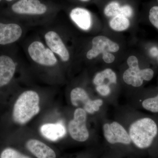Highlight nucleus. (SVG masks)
I'll return each mask as SVG.
<instances>
[{"mask_svg":"<svg viewBox=\"0 0 158 158\" xmlns=\"http://www.w3.org/2000/svg\"><path fill=\"white\" fill-rule=\"evenodd\" d=\"M142 105L146 110L152 113H158V94L155 97L144 100Z\"/></svg>","mask_w":158,"mask_h":158,"instance_id":"obj_18","label":"nucleus"},{"mask_svg":"<svg viewBox=\"0 0 158 158\" xmlns=\"http://www.w3.org/2000/svg\"><path fill=\"white\" fill-rule=\"evenodd\" d=\"M1 1H2V0H0V2H1Z\"/></svg>","mask_w":158,"mask_h":158,"instance_id":"obj_29","label":"nucleus"},{"mask_svg":"<svg viewBox=\"0 0 158 158\" xmlns=\"http://www.w3.org/2000/svg\"><path fill=\"white\" fill-rule=\"evenodd\" d=\"M133 10L131 7L128 5L121 6L119 10V14L127 18L131 17L133 15Z\"/></svg>","mask_w":158,"mask_h":158,"instance_id":"obj_22","label":"nucleus"},{"mask_svg":"<svg viewBox=\"0 0 158 158\" xmlns=\"http://www.w3.org/2000/svg\"></svg>","mask_w":158,"mask_h":158,"instance_id":"obj_30","label":"nucleus"},{"mask_svg":"<svg viewBox=\"0 0 158 158\" xmlns=\"http://www.w3.org/2000/svg\"><path fill=\"white\" fill-rule=\"evenodd\" d=\"M12 11L19 14L42 15L47 8L39 0H19L12 5Z\"/></svg>","mask_w":158,"mask_h":158,"instance_id":"obj_9","label":"nucleus"},{"mask_svg":"<svg viewBox=\"0 0 158 158\" xmlns=\"http://www.w3.org/2000/svg\"><path fill=\"white\" fill-rule=\"evenodd\" d=\"M0 158H30L24 155L19 152L11 148L3 150L0 155Z\"/></svg>","mask_w":158,"mask_h":158,"instance_id":"obj_20","label":"nucleus"},{"mask_svg":"<svg viewBox=\"0 0 158 158\" xmlns=\"http://www.w3.org/2000/svg\"><path fill=\"white\" fill-rule=\"evenodd\" d=\"M40 97L37 92L27 90L22 93L15 103L12 118L15 122L23 125L39 113Z\"/></svg>","mask_w":158,"mask_h":158,"instance_id":"obj_1","label":"nucleus"},{"mask_svg":"<svg viewBox=\"0 0 158 158\" xmlns=\"http://www.w3.org/2000/svg\"><path fill=\"white\" fill-rule=\"evenodd\" d=\"M6 1H8V2H11V1H12V0H6Z\"/></svg>","mask_w":158,"mask_h":158,"instance_id":"obj_27","label":"nucleus"},{"mask_svg":"<svg viewBox=\"0 0 158 158\" xmlns=\"http://www.w3.org/2000/svg\"><path fill=\"white\" fill-rule=\"evenodd\" d=\"M104 135L110 144L122 143L129 144L131 143V138L124 128L117 122L105 123L103 127Z\"/></svg>","mask_w":158,"mask_h":158,"instance_id":"obj_7","label":"nucleus"},{"mask_svg":"<svg viewBox=\"0 0 158 158\" xmlns=\"http://www.w3.org/2000/svg\"><path fill=\"white\" fill-rule=\"evenodd\" d=\"M92 48L86 54V57L90 60L96 58L104 52H116L119 50L118 44L103 36L94 37L92 40Z\"/></svg>","mask_w":158,"mask_h":158,"instance_id":"obj_8","label":"nucleus"},{"mask_svg":"<svg viewBox=\"0 0 158 158\" xmlns=\"http://www.w3.org/2000/svg\"><path fill=\"white\" fill-rule=\"evenodd\" d=\"M127 64L129 66H133L139 64L138 58L135 56H131L127 59Z\"/></svg>","mask_w":158,"mask_h":158,"instance_id":"obj_25","label":"nucleus"},{"mask_svg":"<svg viewBox=\"0 0 158 158\" xmlns=\"http://www.w3.org/2000/svg\"><path fill=\"white\" fill-rule=\"evenodd\" d=\"M44 37L47 44L53 52L57 54L64 62L69 60V52L59 34L55 31H49Z\"/></svg>","mask_w":158,"mask_h":158,"instance_id":"obj_10","label":"nucleus"},{"mask_svg":"<svg viewBox=\"0 0 158 158\" xmlns=\"http://www.w3.org/2000/svg\"><path fill=\"white\" fill-rule=\"evenodd\" d=\"M158 131L155 122L151 118H144L136 120L130 126L129 135L135 145L143 149L151 145Z\"/></svg>","mask_w":158,"mask_h":158,"instance_id":"obj_2","label":"nucleus"},{"mask_svg":"<svg viewBox=\"0 0 158 158\" xmlns=\"http://www.w3.org/2000/svg\"><path fill=\"white\" fill-rule=\"evenodd\" d=\"M120 5L117 2H112L106 6L104 9V13L108 17H114L119 14Z\"/></svg>","mask_w":158,"mask_h":158,"instance_id":"obj_19","label":"nucleus"},{"mask_svg":"<svg viewBox=\"0 0 158 158\" xmlns=\"http://www.w3.org/2000/svg\"><path fill=\"white\" fill-rule=\"evenodd\" d=\"M87 113L82 108L76 109L73 119L69 121L68 130L71 137L76 141L84 142L88 140L89 133L86 126Z\"/></svg>","mask_w":158,"mask_h":158,"instance_id":"obj_3","label":"nucleus"},{"mask_svg":"<svg viewBox=\"0 0 158 158\" xmlns=\"http://www.w3.org/2000/svg\"><path fill=\"white\" fill-rule=\"evenodd\" d=\"M70 16L72 20L82 30L88 31L92 25L91 15L86 9L75 8L71 11Z\"/></svg>","mask_w":158,"mask_h":158,"instance_id":"obj_15","label":"nucleus"},{"mask_svg":"<svg viewBox=\"0 0 158 158\" xmlns=\"http://www.w3.org/2000/svg\"><path fill=\"white\" fill-rule=\"evenodd\" d=\"M28 51L33 61L40 65L53 66L57 62L56 58L50 49L47 48L40 41H34L29 46Z\"/></svg>","mask_w":158,"mask_h":158,"instance_id":"obj_4","label":"nucleus"},{"mask_svg":"<svg viewBox=\"0 0 158 158\" xmlns=\"http://www.w3.org/2000/svg\"><path fill=\"white\" fill-rule=\"evenodd\" d=\"M26 147L37 158H56L53 150L39 140L30 139L27 141Z\"/></svg>","mask_w":158,"mask_h":158,"instance_id":"obj_13","label":"nucleus"},{"mask_svg":"<svg viewBox=\"0 0 158 158\" xmlns=\"http://www.w3.org/2000/svg\"><path fill=\"white\" fill-rule=\"evenodd\" d=\"M22 34V30L19 25L0 23V44L6 45L15 42Z\"/></svg>","mask_w":158,"mask_h":158,"instance_id":"obj_11","label":"nucleus"},{"mask_svg":"<svg viewBox=\"0 0 158 158\" xmlns=\"http://www.w3.org/2000/svg\"><path fill=\"white\" fill-rule=\"evenodd\" d=\"M150 53L152 56H157L158 55V49L156 47L152 48L151 49Z\"/></svg>","mask_w":158,"mask_h":158,"instance_id":"obj_26","label":"nucleus"},{"mask_svg":"<svg viewBox=\"0 0 158 158\" xmlns=\"http://www.w3.org/2000/svg\"><path fill=\"white\" fill-rule=\"evenodd\" d=\"M102 59L106 63H111L115 61V57L110 52H106L102 53Z\"/></svg>","mask_w":158,"mask_h":158,"instance_id":"obj_24","label":"nucleus"},{"mask_svg":"<svg viewBox=\"0 0 158 158\" xmlns=\"http://www.w3.org/2000/svg\"><path fill=\"white\" fill-rule=\"evenodd\" d=\"M130 26L129 20L121 15L114 16L110 22L111 29L116 31H123L128 28Z\"/></svg>","mask_w":158,"mask_h":158,"instance_id":"obj_17","label":"nucleus"},{"mask_svg":"<svg viewBox=\"0 0 158 158\" xmlns=\"http://www.w3.org/2000/svg\"><path fill=\"white\" fill-rule=\"evenodd\" d=\"M154 74L153 70L151 69H141L139 64H137L129 66L123 74V79L127 85L139 87L143 84L144 80L151 81L153 77Z\"/></svg>","mask_w":158,"mask_h":158,"instance_id":"obj_6","label":"nucleus"},{"mask_svg":"<svg viewBox=\"0 0 158 158\" xmlns=\"http://www.w3.org/2000/svg\"><path fill=\"white\" fill-rule=\"evenodd\" d=\"M97 91L103 96H108L111 92L110 86L107 85H102L96 87Z\"/></svg>","mask_w":158,"mask_h":158,"instance_id":"obj_23","label":"nucleus"},{"mask_svg":"<svg viewBox=\"0 0 158 158\" xmlns=\"http://www.w3.org/2000/svg\"><path fill=\"white\" fill-rule=\"evenodd\" d=\"M70 100L74 106L77 107L80 103L83 105L86 113L92 114L99 110L103 102L100 99H90L87 92L83 88H76L70 93Z\"/></svg>","mask_w":158,"mask_h":158,"instance_id":"obj_5","label":"nucleus"},{"mask_svg":"<svg viewBox=\"0 0 158 158\" xmlns=\"http://www.w3.org/2000/svg\"><path fill=\"white\" fill-rule=\"evenodd\" d=\"M108 81L110 84H116L117 77L112 69H106L95 75L93 79V83L96 86L105 85V82Z\"/></svg>","mask_w":158,"mask_h":158,"instance_id":"obj_16","label":"nucleus"},{"mask_svg":"<svg viewBox=\"0 0 158 158\" xmlns=\"http://www.w3.org/2000/svg\"><path fill=\"white\" fill-rule=\"evenodd\" d=\"M40 131L44 138L52 141H58L64 137L66 134L65 127L59 123L43 125Z\"/></svg>","mask_w":158,"mask_h":158,"instance_id":"obj_14","label":"nucleus"},{"mask_svg":"<svg viewBox=\"0 0 158 158\" xmlns=\"http://www.w3.org/2000/svg\"><path fill=\"white\" fill-rule=\"evenodd\" d=\"M82 1H88V0H82Z\"/></svg>","mask_w":158,"mask_h":158,"instance_id":"obj_28","label":"nucleus"},{"mask_svg":"<svg viewBox=\"0 0 158 158\" xmlns=\"http://www.w3.org/2000/svg\"><path fill=\"white\" fill-rule=\"evenodd\" d=\"M15 69L16 65L12 59L6 56H0V88L11 81Z\"/></svg>","mask_w":158,"mask_h":158,"instance_id":"obj_12","label":"nucleus"},{"mask_svg":"<svg viewBox=\"0 0 158 158\" xmlns=\"http://www.w3.org/2000/svg\"><path fill=\"white\" fill-rule=\"evenodd\" d=\"M149 19L153 25L158 29V6H154L151 9Z\"/></svg>","mask_w":158,"mask_h":158,"instance_id":"obj_21","label":"nucleus"}]
</instances>
